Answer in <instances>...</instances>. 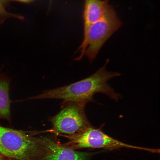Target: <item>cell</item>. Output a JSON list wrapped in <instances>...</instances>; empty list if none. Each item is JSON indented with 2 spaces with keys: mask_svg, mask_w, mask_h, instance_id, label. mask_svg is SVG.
Here are the masks:
<instances>
[{
  "mask_svg": "<svg viewBox=\"0 0 160 160\" xmlns=\"http://www.w3.org/2000/svg\"><path fill=\"white\" fill-rule=\"evenodd\" d=\"M106 66V64L94 74L84 79L66 86L47 90L28 99H60L65 102L86 104L92 100L95 94L101 93L117 100L120 97V95L114 91L107 82L120 74L118 72L107 71Z\"/></svg>",
  "mask_w": 160,
  "mask_h": 160,
  "instance_id": "obj_1",
  "label": "cell"
},
{
  "mask_svg": "<svg viewBox=\"0 0 160 160\" xmlns=\"http://www.w3.org/2000/svg\"><path fill=\"white\" fill-rule=\"evenodd\" d=\"M35 132L0 125V152L8 160H43L45 137L34 136Z\"/></svg>",
  "mask_w": 160,
  "mask_h": 160,
  "instance_id": "obj_2",
  "label": "cell"
},
{
  "mask_svg": "<svg viewBox=\"0 0 160 160\" xmlns=\"http://www.w3.org/2000/svg\"><path fill=\"white\" fill-rule=\"evenodd\" d=\"M106 3L100 18L89 27L77 51L80 52L76 60H80L85 55L93 60L106 41L121 26V22L112 7Z\"/></svg>",
  "mask_w": 160,
  "mask_h": 160,
  "instance_id": "obj_3",
  "label": "cell"
},
{
  "mask_svg": "<svg viewBox=\"0 0 160 160\" xmlns=\"http://www.w3.org/2000/svg\"><path fill=\"white\" fill-rule=\"evenodd\" d=\"M99 128L91 125L82 131L72 135H68L69 142L64 145L73 149L83 148H103L112 150L125 148L145 150L144 147L124 143L107 135Z\"/></svg>",
  "mask_w": 160,
  "mask_h": 160,
  "instance_id": "obj_4",
  "label": "cell"
},
{
  "mask_svg": "<svg viewBox=\"0 0 160 160\" xmlns=\"http://www.w3.org/2000/svg\"><path fill=\"white\" fill-rule=\"evenodd\" d=\"M65 103V105L49 119L54 132L72 135L91 125L85 113V104Z\"/></svg>",
  "mask_w": 160,
  "mask_h": 160,
  "instance_id": "obj_5",
  "label": "cell"
},
{
  "mask_svg": "<svg viewBox=\"0 0 160 160\" xmlns=\"http://www.w3.org/2000/svg\"><path fill=\"white\" fill-rule=\"evenodd\" d=\"M94 153L75 151L46 137V151L43 160H88Z\"/></svg>",
  "mask_w": 160,
  "mask_h": 160,
  "instance_id": "obj_6",
  "label": "cell"
},
{
  "mask_svg": "<svg viewBox=\"0 0 160 160\" xmlns=\"http://www.w3.org/2000/svg\"><path fill=\"white\" fill-rule=\"evenodd\" d=\"M108 1L85 0L83 13L84 37L86 35L89 27L101 17L105 4Z\"/></svg>",
  "mask_w": 160,
  "mask_h": 160,
  "instance_id": "obj_7",
  "label": "cell"
},
{
  "mask_svg": "<svg viewBox=\"0 0 160 160\" xmlns=\"http://www.w3.org/2000/svg\"><path fill=\"white\" fill-rule=\"evenodd\" d=\"M0 70V120L12 122L10 112L11 101L9 96L10 78Z\"/></svg>",
  "mask_w": 160,
  "mask_h": 160,
  "instance_id": "obj_8",
  "label": "cell"
},
{
  "mask_svg": "<svg viewBox=\"0 0 160 160\" xmlns=\"http://www.w3.org/2000/svg\"><path fill=\"white\" fill-rule=\"evenodd\" d=\"M8 2L6 0H0V27L4 21L9 18H14L21 20L24 19L23 16L9 12L6 9Z\"/></svg>",
  "mask_w": 160,
  "mask_h": 160,
  "instance_id": "obj_9",
  "label": "cell"
},
{
  "mask_svg": "<svg viewBox=\"0 0 160 160\" xmlns=\"http://www.w3.org/2000/svg\"><path fill=\"white\" fill-rule=\"evenodd\" d=\"M8 1H16L24 3H31L35 0H6Z\"/></svg>",
  "mask_w": 160,
  "mask_h": 160,
  "instance_id": "obj_10",
  "label": "cell"
},
{
  "mask_svg": "<svg viewBox=\"0 0 160 160\" xmlns=\"http://www.w3.org/2000/svg\"><path fill=\"white\" fill-rule=\"evenodd\" d=\"M0 160H8L0 152Z\"/></svg>",
  "mask_w": 160,
  "mask_h": 160,
  "instance_id": "obj_11",
  "label": "cell"
}]
</instances>
